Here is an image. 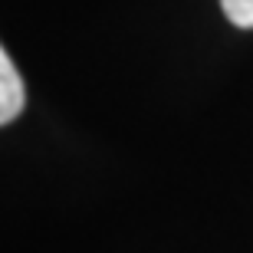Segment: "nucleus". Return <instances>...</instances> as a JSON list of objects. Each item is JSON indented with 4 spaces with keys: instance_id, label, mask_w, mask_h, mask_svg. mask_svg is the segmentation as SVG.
Segmentation results:
<instances>
[{
    "instance_id": "nucleus-1",
    "label": "nucleus",
    "mask_w": 253,
    "mask_h": 253,
    "mask_svg": "<svg viewBox=\"0 0 253 253\" xmlns=\"http://www.w3.org/2000/svg\"><path fill=\"white\" fill-rule=\"evenodd\" d=\"M27 105V89L7 49H0V122L10 125Z\"/></svg>"
},
{
    "instance_id": "nucleus-2",
    "label": "nucleus",
    "mask_w": 253,
    "mask_h": 253,
    "mask_svg": "<svg viewBox=\"0 0 253 253\" xmlns=\"http://www.w3.org/2000/svg\"><path fill=\"white\" fill-rule=\"evenodd\" d=\"M220 7L234 27L253 30V0H220Z\"/></svg>"
}]
</instances>
